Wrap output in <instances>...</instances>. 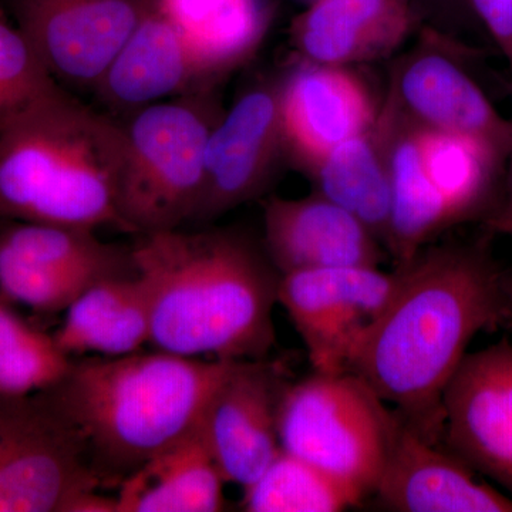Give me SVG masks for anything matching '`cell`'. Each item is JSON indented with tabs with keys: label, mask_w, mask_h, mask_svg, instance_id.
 I'll use <instances>...</instances> for the list:
<instances>
[{
	"label": "cell",
	"mask_w": 512,
	"mask_h": 512,
	"mask_svg": "<svg viewBox=\"0 0 512 512\" xmlns=\"http://www.w3.org/2000/svg\"><path fill=\"white\" fill-rule=\"evenodd\" d=\"M235 360L156 350L72 360L40 396L76 431L101 481L121 480L200 426Z\"/></svg>",
	"instance_id": "3957f363"
},
{
	"label": "cell",
	"mask_w": 512,
	"mask_h": 512,
	"mask_svg": "<svg viewBox=\"0 0 512 512\" xmlns=\"http://www.w3.org/2000/svg\"><path fill=\"white\" fill-rule=\"evenodd\" d=\"M397 282L380 266L316 269L281 275L278 303L308 350L313 372H348L366 330L379 318Z\"/></svg>",
	"instance_id": "30bf717a"
},
{
	"label": "cell",
	"mask_w": 512,
	"mask_h": 512,
	"mask_svg": "<svg viewBox=\"0 0 512 512\" xmlns=\"http://www.w3.org/2000/svg\"><path fill=\"white\" fill-rule=\"evenodd\" d=\"M151 316L146 286L134 274L107 276L90 285L66 309L55 338L67 356L114 357L150 343Z\"/></svg>",
	"instance_id": "7402d4cb"
},
{
	"label": "cell",
	"mask_w": 512,
	"mask_h": 512,
	"mask_svg": "<svg viewBox=\"0 0 512 512\" xmlns=\"http://www.w3.org/2000/svg\"><path fill=\"white\" fill-rule=\"evenodd\" d=\"M377 504L396 512H512V497L402 423L377 484Z\"/></svg>",
	"instance_id": "e0dca14e"
},
{
	"label": "cell",
	"mask_w": 512,
	"mask_h": 512,
	"mask_svg": "<svg viewBox=\"0 0 512 512\" xmlns=\"http://www.w3.org/2000/svg\"><path fill=\"white\" fill-rule=\"evenodd\" d=\"M225 484L197 427L123 478L116 497L119 512H218Z\"/></svg>",
	"instance_id": "44dd1931"
},
{
	"label": "cell",
	"mask_w": 512,
	"mask_h": 512,
	"mask_svg": "<svg viewBox=\"0 0 512 512\" xmlns=\"http://www.w3.org/2000/svg\"><path fill=\"white\" fill-rule=\"evenodd\" d=\"M131 258L147 289L157 350L254 360L274 348L281 274L264 242L238 228H178L140 235Z\"/></svg>",
	"instance_id": "7a4b0ae2"
},
{
	"label": "cell",
	"mask_w": 512,
	"mask_h": 512,
	"mask_svg": "<svg viewBox=\"0 0 512 512\" xmlns=\"http://www.w3.org/2000/svg\"><path fill=\"white\" fill-rule=\"evenodd\" d=\"M403 420L352 372L286 384L278 412L281 450L366 500L373 497Z\"/></svg>",
	"instance_id": "8992f818"
},
{
	"label": "cell",
	"mask_w": 512,
	"mask_h": 512,
	"mask_svg": "<svg viewBox=\"0 0 512 512\" xmlns=\"http://www.w3.org/2000/svg\"><path fill=\"white\" fill-rule=\"evenodd\" d=\"M396 269L392 296L357 345L348 372L440 446L447 384L471 340L512 319V288L488 239L431 242Z\"/></svg>",
	"instance_id": "6da1fadb"
},
{
	"label": "cell",
	"mask_w": 512,
	"mask_h": 512,
	"mask_svg": "<svg viewBox=\"0 0 512 512\" xmlns=\"http://www.w3.org/2000/svg\"><path fill=\"white\" fill-rule=\"evenodd\" d=\"M13 23L63 89L93 93L153 0H8Z\"/></svg>",
	"instance_id": "ba28073f"
},
{
	"label": "cell",
	"mask_w": 512,
	"mask_h": 512,
	"mask_svg": "<svg viewBox=\"0 0 512 512\" xmlns=\"http://www.w3.org/2000/svg\"><path fill=\"white\" fill-rule=\"evenodd\" d=\"M308 178L313 191L355 215L386 248L392 187L375 127L333 148Z\"/></svg>",
	"instance_id": "cb8c5ba5"
},
{
	"label": "cell",
	"mask_w": 512,
	"mask_h": 512,
	"mask_svg": "<svg viewBox=\"0 0 512 512\" xmlns=\"http://www.w3.org/2000/svg\"><path fill=\"white\" fill-rule=\"evenodd\" d=\"M281 79L251 84L212 130L204 187L191 225H207L264 195L285 163L279 116Z\"/></svg>",
	"instance_id": "8fae6325"
},
{
	"label": "cell",
	"mask_w": 512,
	"mask_h": 512,
	"mask_svg": "<svg viewBox=\"0 0 512 512\" xmlns=\"http://www.w3.org/2000/svg\"><path fill=\"white\" fill-rule=\"evenodd\" d=\"M512 127V119H511ZM488 227L493 232L510 235L512 232V133L510 150H508L507 160H505L503 188H501V197L497 208L487 221Z\"/></svg>",
	"instance_id": "4dcf8cb0"
},
{
	"label": "cell",
	"mask_w": 512,
	"mask_h": 512,
	"mask_svg": "<svg viewBox=\"0 0 512 512\" xmlns=\"http://www.w3.org/2000/svg\"><path fill=\"white\" fill-rule=\"evenodd\" d=\"M100 485L83 441L39 393L0 397V512H67Z\"/></svg>",
	"instance_id": "52a82bcc"
},
{
	"label": "cell",
	"mask_w": 512,
	"mask_h": 512,
	"mask_svg": "<svg viewBox=\"0 0 512 512\" xmlns=\"http://www.w3.org/2000/svg\"><path fill=\"white\" fill-rule=\"evenodd\" d=\"M412 0H313L289 40L305 62L353 67L392 56L412 33Z\"/></svg>",
	"instance_id": "ac0fdd59"
},
{
	"label": "cell",
	"mask_w": 512,
	"mask_h": 512,
	"mask_svg": "<svg viewBox=\"0 0 512 512\" xmlns=\"http://www.w3.org/2000/svg\"><path fill=\"white\" fill-rule=\"evenodd\" d=\"M440 446L512 497V345L467 353L443 394Z\"/></svg>",
	"instance_id": "7c38bea8"
},
{
	"label": "cell",
	"mask_w": 512,
	"mask_h": 512,
	"mask_svg": "<svg viewBox=\"0 0 512 512\" xmlns=\"http://www.w3.org/2000/svg\"><path fill=\"white\" fill-rule=\"evenodd\" d=\"M262 242L281 275L380 266L386 258V248L362 221L315 191L266 202Z\"/></svg>",
	"instance_id": "9a60e30c"
},
{
	"label": "cell",
	"mask_w": 512,
	"mask_h": 512,
	"mask_svg": "<svg viewBox=\"0 0 512 512\" xmlns=\"http://www.w3.org/2000/svg\"><path fill=\"white\" fill-rule=\"evenodd\" d=\"M288 380L265 359L235 360L202 413L200 433L225 483H254L281 451L278 412Z\"/></svg>",
	"instance_id": "4fadbf2b"
},
{
	"label": "cell",
	"mask_w": 512,
	"mask_h": 512,
	"mask_svg": "<svg viewBox=\"0 0 512 512\" xmlns=\"http://www.w3.org/2000/svg\"><path fill=\"white\" fill-rule=\"evenodd\" d=\"M180 30L208 82L217 87L258 52L271 28L269 0H153Z\"/></svg>",
	"instance_id": "ffe728a7"
},
{
	"label": "cell",
	"mask_w": 512,
	"mask_h": 512,
	"mask_svg": "<svg viewBox=\"0 0 512 512\" xmlns=\"http://www.w3.org/2000/svg\"><path fill=\"white\" fill-rule=\"evenodd\" d=\"M421 161L451 227L493 215L501 197L505 158L484 141L416 126Z\"/></svg>",
	"instance_id": "603a6c76"
},
{
	"label": "cell",
	"mask_w": 512,
	"mask_h": 512,
	"mask_svg": "<svg viewBox=\"0 0 512 512\" xmlns=\"http://www.w3.org/2000/svg\"><path fill=\"white\" fill-rule=\"evenodd\" d=\"M53 336L25 322L0 299V397H25L59 382L72 365Z\"/></svg>",
	"instance_id": "4316f807"
},
{
	"label": "cell",
	"mask_w": 512,
	"mask_h": 512,
	"mask_svg": "<svg viewBox=\"0 0 512 512\" xmlns=\"http://www.w3.org/2000/svg\"><path fill=\"white\" fill-rule=\"evenodd\" d=\"M478 18L483 20L498 49L501 50L512 76V0H467Z\"/></svg>",
	"instance_id": "f546056e"
},
{
	"label": "cell",
	"mask_w": 512,
	"mask_h": 512,
	"mask_svg": "<svg viewBox=\"0 0 512 512\" xmlns=\"http://www.w3.org/2000/svg\"><path fill=\"white\" fill-rule=\"evenodd\" d=\"M379 111L352 67L301 60L279 87L286 163L308 177L333 148L372 130Z\"/></svg>",
	"instance_id": "5bb4252c"
},
{
	"label": "cell",
	"mask_w": 512,
	"mask_h": 512,
	"mask_svg": "<svg viewBox=\"0 0 512 512\" xmlns=\"http://www.w3.org/2000/svg\"><path fill=\"white\" fill-rule=\"evenodd\" d=\"M510 235H511V237H512V232H511V234H510Z\"/></svg>",
	"instance_id": "d6a6232c"
},
{
	"label": "cell",
	"mask_w": 512,
	"mask_h": 512,
	"mask_svg": "<svg viewBox=\"0 0 512 512\" xmlns=\"http://www.w3.org/2000/svg\"><path fill=\"white\" fill-rule=\"evenodd\" d=\"M103 279V278H101ZM100 279L36 264L0 247V299L40 313L66 312Z\"/></svg>",
	"instance_id": "83f0119b"
},
{
	"label": "cell",
	"mask_w": 512,
	"mask_h": 512,
	"mask_svg": "<svg viewBox=\"0 0 512 512\" xmlns=\"http://www.w3.org/2000/svg\"><path fill=\"white\" fill-rule=\"evenodd\" d=\"M375 133L382 144L392 187L386 251L397 266L409 262L420 249L453 227L424 171L416 126L383 103Z\"/></svg>",
	"instance_id": "d6986e66"
},
{
	"label": "cell",
	"mask_w": 512,
	"mask_h": 512,
	"mask_svg": "<svg viewBox=\"0 0 512 512\" xmlns=\"http://www.w3.org/2000/svg\"><path fill=\"white\" fill-rule=\"evenodd\" d=\"M305 2L311 3L313 2V0H305Z\"/></svg>",
	"instance_id": "1f68e13d"
},
{
	"label": "cell",
	"mask_w": 512,
	"mask_h": 512,
	"mask_svg": "<svg viewBox=\"0 0 512 512\" xmlns=\"http://www.w3.org/2000/svg\"><path fill=\"white\" fill-rule=\"evenodd\" d=\"M62 89L18 26L0 15V133L43 97Z\"/></svg>",
	"instance_id": "f1b7e54d"
},
{
	"label": "cell",
	"mask_w": 512,
	"mask_h": 512,
	"mask_svg": "<svg viewBox=\"0 0 512 512\" xmlns=\"http://www.w3.org/2000/svg\"><path fill=\"white\" fill-rule=\"evenodd\" d=\"M362 504L346 485L281 450L254 483L244 488L248 512H339Z\"/></svg>",
	"instance_id": "484cf974"
},
{
	"label": "cell",
	"mask_w": 512,
	"mask_h": 512,
	"mask_svg": "<svg viewBox=\"0 0 512 512\" xmlns=\"http://www.w3.org/2000/svg\"><path fill=\"white\" fill-rule=\"evenodd\" d=\"M461 53L467 50L424 29L416 46L393 64L384 103L414 126L477 138L507 160L511 120L461 67Z\"/></svg>",
	"instance_id": "9c48e42d"
},
{
	"label": "cell",
	"mask_w": 512,
	"mask_h": 512,
	"mask_svg": "<svg viewBox=\"0 0 512 512\" xmlns=\"http://www.w3.org/2000/svg\"><path fill=\"white\" fill-rule=\"evenodd\" d=\"M123 160V123L62 87L0 133V221L124 232Z\"/></svg>",
	"instance_id": "277c9868"
},
{
	"label": "cell",
	"mask_w": 512,
	"mask_h": 512,
	"mask_svg": "<svg viewBox=\"0 0 512 512\" xmlns=\"http://www.w3.org/2000/svg\"><path fill=\"white\" fill-rule=\"evenodd\" d=\"M224 111L217 89L202 90L158 101L121 120L117 211L124 232L147 235L192 224L208 143Z\"/></svg>",
	"instance_id": "5b68a950"
},
{
	"label": "cell",
	"mask_w": 512,
	"mask_h": 512,
	"mask_svg": "<svg viewBox=\"0 0 512 512\" xmlns=\"http://www.w3.org/2000/svg\"><path fill=\"white\" fill-rule=\"evenodd\" d=\"M0 222V247L36 264L97 279L136 272L131 249L101 241L96 231L37 222Z\"/></svg>",
	"instance_id": "d4e9b609"
},
{
	"label": "cell",
	"mask_w": 512,
	"mask_h": 512,
	"mask_svg": "<svg viewBox=\"0 0 512 512\" xmlns=\"http://www.w3.org/2000/svg\"><path fill=\"white\" fill-rule=\"evenodd\" d=\"M215 89L180 30L154 8L128 37L92 94L99 109L121 121L158 101Z\"/></svg>",
	"instance_id": "2e32d148"
}]
</instances>
